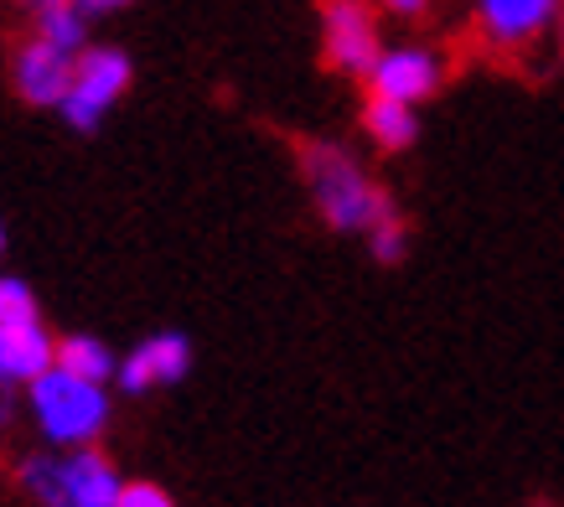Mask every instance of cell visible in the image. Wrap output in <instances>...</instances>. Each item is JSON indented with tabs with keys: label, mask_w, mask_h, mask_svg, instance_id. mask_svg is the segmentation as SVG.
Listing matches in <instances>:
<instances>
[{
	"label": "cell",
	"mask_w": 564,
	"mask_h": 507,
	"mask_svg": "<svg viewBox=\"0 0 564 507\" xmlns=\"http://www.w3.org/2000/svg\"><path fill=\"white\" fill-rule=\"evenodd\" d=\"M6 78H11V94L26 109H52L57 115V104H63V94L73 84V57L26 32L6 57Z\"/></svg>",
	"instance_id": "8"
},
{
	"label": "cell",
	"mask_w": 564,
	"mask_h": 507,
	"mask_svg": "<svg viewBox=\"0 0 564 507\" xmlns=\"http://www.w3.org/2000/svg\"><path fill=\"white\" fill-rule=\"evenodd\" d=\"M373 11H389L399 21H420L430 17V0H373Z\"/></svg>",
	"instance_id": "17"
},
{
	"label": "cell",
	"mask_w": 564,
	"mask_h": 507,
	"mask_svg": "<svg viewBox=\"0 0 564 507\" xmlns=\"http://www.w3.org/2000/svg\"><path fill=\"white\" fill-rule=\"evenodd\" d=\"M21 11H26V21L32 17H42V11H47V6H57V0H17Z\"/></svg>",
	"instance_id": "20"
},
{
	"label": "cell",
	"mask_w": 564,
	"mask_h": 507,
	"mask_svg": "<svg viewBox=\"0 0 564 507\" xmlns=\"http://www.w3.org/2000/svg\"><path fill=\"white\" fill-rule=\"evenodd\" d=\"M481 42L492 47H523L533 36H544L549 26H560L564 0H477L471 6Z\"/></svg>",
	"instance_id": "9"
},
{
	"label": "cell",
	"mask_w": 564,
	"mask_h": 507,
	"mask_svg": "<svg viewBox=\"0 0 564 507\" xmlns=\"http://www.w3.org/2000/svg\"><path fill=\"white\" fill-rule=\"evenodd\" d=\"M21 404L32 414L36 435L47 451H78V445H99L104 430L115 424V389L109 384H88L63 368H47L36 384L21 389Z\"/></svg>",
	"instance_id": "2"
},
{
	"label": "cell",
	"mask_w": 564,
	"mask_h": 507,
	"mask_svg": "<svg viewBox=\"0 0 564 507\" xmlns=\"http://www.w3.org/2000/svg\"><path fill=\"white\" fill-rule=\"evenodd\" d=\"M78 6H84L88 17L99 21V17H115V11H130V6H135V0H78Z\"/></svg>",
	"instance_id": "18"
},
{
	"label": "cell",
	"mask_w": 564,
	"mask_h": 507,
	"mask_svg": "<svg viewBox=\"0 0 564 507\" xmlns=\"http://www.w3.org/2000/svg\"><path fill=\"white\" fill-rule=\"evenodd\" d=\"M17 487L32 507H115L124 472L99 445L78 451H26L17 461Z\"/></svg>",
	"instance_id": "3"
},
{
	"label": "cell",
	"mask_w": 564,
	"mask_h": 507,
	"mask_svg": "<svg viewBox=\"0 0 564 507\" xmlns=\"http://www.w3.org/2000/svg\"><path fill=\"white\" fill-rule=\"evenodd\" d=\"M6 244H11V234H6V218H0V259H6Z\"/></svg>",
	"instance_id": "21"
},
{
	"label": "cell",
	"mask_w": 564,
	"mask_h": 507,
	"mask_svg": "<svg viewBox=\"0 0 564 507\" xmlns=\"http://www.w3.org/2000/svg\"><path fill=\"white\" fill-rule=\"evenodd\" d=\"M32 36H42V42H52L57 52L78 57V52L94 42V17H88L78 0H57L42 17H32Z\"/></svg>",
	"instance_id": "13"
},
{
	"label": "cell",
	"mask_w": 564,
	"mask_h": 507,
	"mask_svg": "<svg viewBox=\"0 0 564 507\" xmlns=\"http://www.w3.org/2000/svg\"><path fill=\"white\" fill-rule=\"evenodd\" d=\"M11 420H17V393H11V389H0V430H6Z\"/></svg>",
	"instance_id": "19"
},
{
	"label": "cell",
	"mask_w": 564,
	"mask_h": 507,
	"mask_svg": "<svg viewBox=\"0 0 564 507\" xmlns=\"http://www.w3.org/2000/svg\"><path fill=\"white\" fill-rule=\"evenodd\" d=\"M383 52L373 0H322V63L343 78H368Z\"/></svg>",
	"instance_id": "5"
},
{
	"label": "cell",
	"mask_w": 564,
	"mask_h": 507,
	"mask_svg": "<svg viewBox=\"0 0 564 507\" xmlns=\"http://www.w3.org/2000/svg\"><path fill=\"white\" fill-rule=\"evenodd\" d=\"M135 84V57L115 42H88L78 57H73V84L57 104V119L68 125L73 136H94L109 109L130 94Z\"/></svg>",
	"instance_id": "4"
},
{
	"label": "cell",
	"mask_w": 564,
	"mask_h": 507,
	"mask_svg": "<svg viewBox=\"0 0 564 507\" xmlns=\"http://www.w3.org/2000/svg\"><path fill=\"white\" fill-rule=\"evenodd\" d=\"M358 125L362 136L373 140L383 155H404L420 145V109L414 104H399V99H378V94H368L358 109Z\"/></svg>",
	"instance_id": "11"
},
{
	"label": "cell",
	"mask_w": 564,
	"mask_h": 507,
	"mask_svg": "<svg viewBox=\"0 0 564 507\" xmlns=\"http://www.w3.org/2000/svg\"><path fill=\"white\" fill-rule=\"evenodd\" d=\"M52 368L73 373V378H88V384H109L115 389V368H120V353L109 347L94 332H63L52 342Z\"/></svg>",
	"instance_id": "12"
},
{
	"label": "cell",
	"mask_w": 564,
	"mask_h": 507,
	"mask_svg": "<svg viewBox=\"0 0 564 507\" xmlns=\"http://www.w3.org/2000/svg\"><path fill=\"white\" fill-rule=\"evenodd\" d=\"M197 363V347H192L187 332H151V337H140L130 353H120V368H115V393L124 399H145L155 389H176L182 378L192 373Z\"/></svg>",
	"instance_id": "6"
},
{
	"label": "cell",
	"mask_w": 564,
	"mask_h": 507,
	"mask_svg": "<svg viewBox=\"0 0 564 507\" xmlns=\"http://www.w3.org/2000/svg\"><path fill=\"white\" fill-rule=\"evenodd\" d=\"M368 94H378V99H399V104H430L435 94H441L445 84V57L435 47H425V42H383V52H378V63L368 68Z\"/></svg>",
	"instance_id": "7"
},
{
	"label": "cell",
	"mask_w": 564,
	"mask_h": 507,
	"mask_svg": "<svg viewBox=\"0 0 564 507\" xmlns=\"http://www.w3.org/2000/svg\"><path fill=\"white\" fill-rule=\"evenodd\" d=\"M115 507H176V497L161 482H145V476H135V482H124L120 487V503Z\"/></svg>",
	"instance_id": "16"
},
{
	"label": "cell",
	"mask_w": 564,
	"mask_h": 507,
	"mask_svg": "<svg viewBox=\"0 0 564 507\" xmlns=\"http://www.w3.org/2000/svg\"><path fill=\"white\" fill-rule=\"evenodd\" d=\"M21 322H42V301L26 274L0 270V326H21Z\"/></svg>",
	"instance_id": "14"
},
{
	"label": "cell",
	"mask_w": 564,
	"mask_h": 507,
	"mask_svg": "<svg viewBox=\"0 0 564 507\" xmlns=\"http://www.w3.org/2000/svg\"><path fill=\"white\" fill-rule=\"evenodd\" d=\"M295 166H301V186H306L316 218H322L332 234L362 238L368 228H378L383 218L399 213L393 192L362 166V155L352 151L347 140H337V136L301 140Z\"/></svg>",
	"instance_id": "1"
},
{
	"label": "cell",
	"mask_w": 564,
	"mask_h": 507,
	"mask_svg": "<svg viewBox=\"0 0 564 507\" xmlns=\"http://www.w3.org/2000/svg\"><path fill=\"white\" fill-rule=\"evenodd\" d=\"M52 326L47 322H21L0 326V389L21 393L52 368Z\"/></svg>",
	"instance_id": "10"
},
{
	"label": "cell",
	"mask_w": 564,
	"mask_h": 507,
	"mask_svg": "<svg viewBox=\"0 0 564 507\" xmlns=\"http://www.w3.org/2000/svg\"><path fill=\"white\" fill-rule=\"evenodd\" d=\"M560 52H564V17H560Z\"/></svg>",
	"instance_id": "22"
},
{
	"label": "cell",
	"mask_w": 564,
	"mask_h": 507,
	"mask_svg": "<svg viewBox=\"0 0 564 507\" xmlns=\"http://www.w3.org/2000/svg\"><path fill=\"white\" fill-rule=\"evenodd\" d=\"M362 244H368V254H373L378 265H404V254H410V223H404V213H393L378 228H368Z\"/></svg>",
	"instance_id": "15"
},
{
	"label": "cell",
	"mask_w": 564,
	"mask_h": 507,
	"mask_svg": "<svg viewBox=\"0 0 564 507\" xmlns=\"http://www.w3.org/2000/svg\"><path fill=\"white\" fill-rule=\"evenodd\" d=\"M529 507H560V503H529Z\"/></svg>",
	"instance_id": "23"
}]
</instances>
